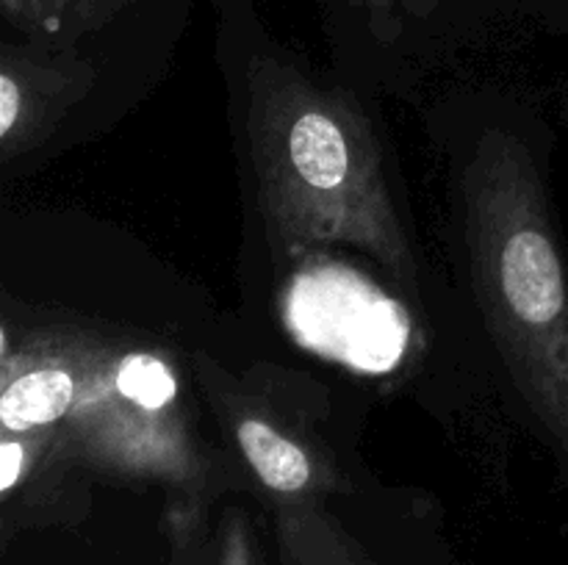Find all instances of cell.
Wrapping results in <instances>:
<instances>
[{
	"instance_id": "3957f363",
	"label": "cell",
	"mask_w": 568,
	"mask_h": 565,
	"mask_svg": "<svg viewBox=\"0 0 568 565\" xmlns=\"http://www.w3.org/2000/svg\"><path fill=\"white\" fill-rule=\"evenodd\" d=\"M44 452L103 474L161 482L183 499L205 496L211 485V460L192 430L170 355L100 332L89 343L70 413Z\"/></svg>"
},
{
	"instance_id": "5b68a950",
	"label": "cell",
	"mask_w": 568,
	"mask_h": 565,
	"mask_svg": "<svg viewBox=\"0 0 568 565\" xmlns=\"http://www.w3.org/2000/svg\"><path fill=\"white\" fill-rule=\"evenodd\" d=\"M0 61V155L9 164L31 153L92 89V70L61 50L3 48Z\"/></svg>"
},
{
	"instance_id": "ba28073f",
	"label": "cell",
	"mask_w": 568,
	"mask_h": 565,
	"mask_svg": "<svg viewBox=\"0 0 568 565\" xmlns=\"http://www.w3.org/2000/svg\"><path fill=\"white\" fill-rule=\"evenodd\" d=\"M214 565H261L253 524L244 510L231 507L220 521L214 546Z\"/></svg>"
},
{
	"instance_id": "8992f818",
	"label": "cell",
	"mask_w": 568,
	"mask_h": 565,
	"mask_svg": "<svg viewBox=\"0 0 568 565\" xmlns=\"http://www.w3.org/2000/svg\"><path fill=\"white\" fill-rule=\"evenodd\" d=\"M275 535L283 565H372L322 502L275 507Z\"/></svg>"
},
{
	"instance_id": "9c48e42d",
	"label": "cell",
	"mask_w": 568,
	"mask_h": 565,
	"mask_svg": "<svg viewBox=\"0 0 568 565\" xmlns=\"http://www.w3.org/2000/svg\"><path fill=\"white\" fill-rule=\"evenodd\" d=\"M366 3H369L372 14H375V20H377V17H383L388 9H392L394 0H366Z\"/></svg>"
},
{
	"instance_id": "277c9868",
	"label": "cell",
	"mask_w": 568,
	"mask_h": 565,
	"mask_svg": "<svg viewBox=\"0 0 568 565\" xmlns=\"http://www.w3.org/2000/svg\"><path fill=\"white\" fill-rule=\"evenodd\" d=\"M197 377L216 419L275 507L322 502L325 493L336 491V465L311 438L300 435L283 415L239 391L231 377L205 355H197Z\"/></svg>"
},
{
	"instance_id": "6da1fadb",
	"label": "cell",
	"mask_w": 568,
	"mask_h": 565,
	"mask_svg": "<svg viewBox=\"0 0 568 565\" xmlns=\"http://www.w3.org/2000/svg\"><path fill=\"white\" fill-rule=\"evenodd\" d=\"M247 89L250 155L272 247L292 258L355 247L414 291L419 260L361 105L275 59L253 61Z\"/></svg>"
},
{
	"instance_id": "30bf717a",
	"label": "cell",
	"mask_w": 568,
	"mask_h": 565,
	"mask_svg": "<svg viewBox=\"0 0 568 565\" xmlns=\"http://www.w3.org/2000/svg\"><path fill=\"white\" fill-rule=\"evenodd\" d=\"M353 3H366V0H353Z\"/></svg>"
},
{
	"instance_id": "52a82bcc",
	"label": "cell",
	"mask_w": 568,
	"mask_h": 565,
	"mask_svg": "<svg viewBox=\"0 0 568 565\" xmlns=\"http://www.w3.org/2000/svg\"><path fill=\"white\" fill-rule=\"evenodd\" d=\"M131 0H0L3 14L33 42H70L109 22Z\"/></svg>"
},
{
	"instance_id": "7a4b0ae2",
	"label": "cell",
	"mask_w": 568,
	"mask_h": 565,
	"mask_svg": "<svg viewBox=\"0 0 568 565\" xmlns=\"http://www.w3.org/2000/svg\"><path fill=\"white\" fill-rule=\"evenodd\" d=\"M464 244L486 330L568 463V275L530 150L486 133L460 175Z\"/></svg>"
}]
</instances>
